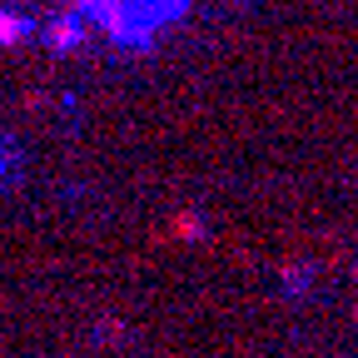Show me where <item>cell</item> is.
I'll list each match as a JSON object with an SVG mask.
<instances>
[{
  "label": "cell",
  "mask_w": 358,
  "mask_h": 358,
  "mask_svg": "<svg viewBox=\"0 0 358 358\" xmlns=\"http://www.w3.org/2000/svg\"><path fill=\"white\" fill-rule=\"evenodd\" d=\"M85 10L120 40H150L185 15L189 0H85Z\"/></svg>",
  "instance_id": "1"
}]
</instances>
